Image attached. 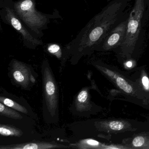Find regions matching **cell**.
Here are the masks:
<instances>
[{
  "instance_id": "1",
  "label": "cell",
  "mask_w": 149,
  "mask_h": 149,
  "mask_svg": "<svg viewBox=\"0 0 149 149\" xmlns=\"http://www.w3.org/2000/svg\"><path fill=\"white\" fill-rule=\"evenodd\" d=\"M132 0H110L74 40L78 51L96 48L109 33L129 16Z\"/></svg>"
},
{
  "instance_id": "2",
  "label": "cell",
  "mask_w": 149,
  "mask_h": 149,
  "mask_svg": "<svg viewBox=\"0 0 149 149\" xmlns=\"http://www.w3.org/2000/svg\"><path fill=\"white\" fill-rule=\"evenodd\" d=\"M149 40V0H134L123 40L116 49L128 55L142 48Z\"/></svg>"
},
{
  "instance_id": "3",
  "label": "cell",
  "mask_w": 149,
  "mask_h": 149,
  "mask_svg": "<svg viewBox=\"0 0 149 149\" xmlns=\"http://www.w3.org/2000/svg\"><path fill=\"white\" fill-rule=\"evenodd\" d=\"M14 7L20 19L35 33L40 34L42 29L47 23L48 19L36 10L34 1L21 0L15 2Z\"/></svg>"
},
{
  "instance_id": "4",
  "label": "cell",
  "mask_w": 149,
  "mask_h": 149,
  "mask_svg": "<svg viewBox=\"0 0 149 149\" xmlns=\"http://www.w3.org/2000/svg\"><path fill=\"white\" fill-rule=\"evenodd\" d=\"M4 8L2 11L4 13V21L6 22L7 23L12 26L22 35L24 43L26 45L32 48L42 44L40 40L35 38L26 29L20 20V18L16 14L14 9L8 6H5Z\"/></svg>"
},
{
  "instance_id": "5",
  "label": "cell",
  "mask_w": 149,
  "mask_h": 149,
  "mask_svg": "<svg viewBox=\"0 0 149 149\" xmlns=\"http://www.w3.org/2000/svg\"><path fill=\"white\" fill-rule=\"evenodd\" d=\"M129 16L116 26L96 48L107 50L119 47L125 36Z\"/></svg>"
},
{
  "instance_id": "6",
  "label": "cell",
  "mask_w": 149,
  "mask_h": 149,
  "mask_svg": "<svg viewBox=\"0 0 149 149\" xmlns=\"http://www.w3.org/2000/svg\"><path fill=\"white\" fill-rule=\"evenodd\" d=\"M45 97L47 106L52 115H55L57 107V96L55 84L50 71L48 69L44 72Z\"/></svg>"
},
{
  "instance_id": "7",
  "label": "cell",
  "mask_w": 149,
  "mask_h": 149,
  "mask_svg": "<svg viewBox=\"0 0 149 149\" xmlns=\"http://www.w3.org/2000/svg\"><path fill=\"white\" fill-rule=\"evenodd\" d=\"M64 145H55L47 143H31L21 144L14 145L8 146L5 147H1V149H45L51 148L67 147Z\"/></svg>"
},
{
  "instance_id": "8",
  "label": "cell",
  "mask_w": 149,
  "mask_h": 149,
  "mask_svg": "<svg viewBox=\"0 0 149 149\" xmlns=\"http://www.w3.org/2000/svg\"><path fill=\"white\" fill-rule=\"evenodd\" d=\"M13 67L15 68L13 71V76L15 80L17 82L25 86L27 84L29 80L27 69L24 64L19 61L15 62Z\"/></svg>"
},
{
  "instance_id": "9",
  "label": "cell",
  "mask_w": 149,
  "mask_h": 149,
  "mask_svg": "<svg viewBox=\"0 0 149 149\" xmlns=\"http://www.w3.org/2000/svg\"><path fill=\"white\" fill-rule=\"evenodd\" d=\"M0 113L1 115L15 118V119H21L22 116L19 113L10 107L6 106L2 103H0Z\"/></svg>"
},
{
  "instance_id": "10",
  "label": "cell",
  "mask_w": 149,
  "mask_h": 149,
  "mask_svg": "<svg viewBox=\"0 0 149 149\" xmlns=\"http://www.w3.org/2000/svg\"><path fill=\"white\" fill-rule=\"evenodd\" d=\"M0 134L3 136H20L22 133L21 131L14 127L1 125L0 127Z\"/></svg>"
},
{
  "instance_id": "11",
  "label": "cell",
  "mask_w": 149,
  "mask_h": 149,
  "mask_svg": "<svg viewBox=\"0 0 149 149\" xmlns=\"http://www.w3.org/2000/svg\"><path fill=\"white\" fill-rule=\"evenodd\" d=\"M0 101H1V102L2 103L5 105L8 106L12 109H14L16 111H20L22 113H26V114L28 113L27 110L25 107L22 106L20 104L15 102V101H13L11 99L1 97Z\"/></svg>"
},
{
  "instance_id": "12",
  "label": "cell",
  "mask_w": 149,
  "mask_h": 149,
  "mask_svg": "<svg viewBox=\"0 0 149 149\" xmlns=\"http://www.w3.org/2000/svg\"><path fill=\"white\" fill-rule=\"evenodd\" d=\"M88 98V92L87 90H83L79 93L77 100V107L78 110H82V109L87 102Z\"/></svg>"
},
{
  "instance_id": "13",
  "label": "cell",
  "mask_w": 149,
  "mask_h": 149,
  "mask_svg": "<svg viewBox=\"0 0 149 149\" xmlns=\"http://www.w3.org/2000/svg\"><path fill=\"white\" fill-rule=\"evenodd\" d=\"M116 82L118 86L127 93H132V87L129 84L125 79L120 77H117L116 78Z\"/></svg>"
},
{
  "instance_id": "14",
  "label": "cell",
  "mask_w": 149,
  "mask_h": 149,
  "mask_svg": "<svg viewBox=\"0 0 149 149\" xmlns=\"http://www.w3.org/2000/svg\"><path fill=\"white\" fill-rule=\"evenodd\" d=\"M47 50L49 53L54 55L57 58H60L61 56V49L60 46L57 44H50L48 47Z\"/></svg>"
},
{
  "instance_id": "15",
  "label": "cell",
  "mask_w": 149,
  "mask_h": 149,
  "mask_svg": "<svg viewBox=\"0 0 149 149\" xmlns=\"http://www.w3.org/2000/svg\"><path fill=\"white\" fill-rule=\"evenodd\" d=\"M99 144V142L93 139H88L81 140L78 144V148L81 149L86 148V146H97Z\"/></svg>"
},
{
  "instance_id": "16",
  "label": "cell",
  "mask_w": 149,
  "mask_h": 149,
  "mask_svg": "<svg viewBox=\"0 0 149 149\" xmlns=\"http://www.w3.org/2000/svg\"><path fill=\"white\" fill-rule=\"evenodd\" d=\"M109 126L114 130H120L124 127V125L122 122L118 121H111L109 124Z\"/></svg>"
},
{
  "instance_id": "17",
  "label": "cell",
  "mask_w": 149,
  "mask_h": 149,
  "mask_svg": "<svg viewBox=\"0 0 149 149\" xmlns=\"http://www.w3.org/2000/svg\"><path fill=\"white\" fill-rule=\"evenodd\" d=\"M145 143V139L143 137L141 136L136 137L132 141L133 145L135 147H140L142 146Z\"/></svg>"
},
{
  "instance_id": "18",
  "label": "cell",
  "mask_w": 149,
  "mask_h": 149,
  "mask_svg": "<svg viewBox=\"0 0 149 149\" xmlns=\"http://www.w3.org/2000/svg\"><path fill=\"white\" fill-rule=\"evenodd\" d=\"M142 81V83L145 88L146 90L149 89V79L148 77L145 76L143 77Z\"/></svg>"
},
{
  "instance_id": "19",
  "label": "cell",
  "mask_w": 149,
  "mask_h": 149,
  "mask_svg": "<svg viewBox=\"0 0 149 149\" xmlns=\"http://www.w3.org/2000/svg\"><path fill=\"white\" fill-rule=\"evenodd\" d=\"M126 66L128 67V68H131L132 66V63L130 61L126 63Z\"/></svg>"
}]
</instances>
